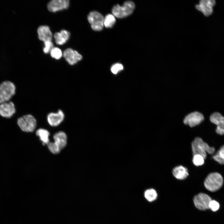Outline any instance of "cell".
<instances>
[{"label":"cell","instance_id":"obj_1","mask_svg":"<svg viewBox=\"0 0 224 224\" xmlns=\"http://www.w3.org/2000/svg\"><path fill=\"white\" fill-rule=\"evenodd\" d=\"M193 155L199 154L202 156L205 159L207 156V153L213 154L215 150L214 147H210L204 142L200 138L197 137L195 138L191 143Z\"/></svg>","mask_w":224,"mask_h":224},{"label":"cell","instance_id":"obj_2","mask_svg":"<svg viewBox=\"0 0 224 224\" xmlns=\"http://www.w3.org/2000/svg\"><path fill=\"white\" fill-rule=\"evenodd\" d=\"M54 142H49L47 144L48 147L52 153L57 154L64 148L67 144V138L63 132L59 131L55 133L53 136Z\"/></svg>","mask_w":224,"mask_h":224},{"label":"cell","instance_id":"obj_3","mask_svg":"<svg viewBox=\"0 0 224 224\" xmlns=\"http://www.w3.org/2000/svg\"><path fill=\"white\" fill-rule=\"evenodd\" d=\"M223 183V178L222 175L217 172L209 174L204 181V185L206 188L211 192H215L220 189Z\"/></svg>","mask_w":224,"mask_h":224},{"label":"cell","instance_id":"obj_4","mask_svg":"<svg viewBox=\"0 0 224 224\" xmlns=\"http://www.w3.org/2000/svg\"><path fill=\"white\" fill-rule=\"evenodd\" d=\"M135 7L134 3L131 1L125 2L122 6L114 5L112 9V13L115 17L122 18L131 14Z\"/></svg>","mask_w":224,"mask_h":224},{"label":"cell","instance_id":"obj_5","mask_svg":"<svg viewBox=\"0 0 224 224\" xmlns=\"http://www.w3.org/2000/svg\"><path fill=\"white\" fill-rule=\"evenodd\" d=\"M16 87L12 82L5 81L0 84V104L7 102L15 93Z\"/></svg>","mask_w":224,"mask_h":224},{"label":"cell","instance_id":"obj_6","mask_svg":"<svg viewBox=\"0 0 224 224\" xmlns=\"http://www.w3.org/2000/svg\"><path fill=\"white\" fill-rule=\"evenodd\" d=\"M17 123L22 131L27 132L34 131L37 125L36 119L30 114L25 115L17 119Z\"/></svg>","mask_w":224,"mask_h":224},{"label":"cell","instance_id":"obj_7","mask_svg":"<svg viewBox=\"0 0 224 224\" xmlns=\"http://www.w3.org/2000/svg\"><path fill=\"white\" fill-rule=\"evenodd\" d=\"M87 19L92 29L95 31L102 30L104 25V17L100 13L96 11L90 12Z\"/></svg>","mask_w":224,"mask_h":224},{"label":"cell","instance_id":"obj_8","mask_svg":"<svg viewBox=\"0 0 224 224\" xmlns=\"http://www.w3.org/2000/svg\"><path fill=\"white\" fill-rule=\"evenodd\" d=\"M212 200L208 195L200 193L195 196L193 201L196 207L200 210H205L209 209V203Z\"/></svg>","mask_w":224,"mask_h":224},{"label":"cell","instance_id":"obj_9","mask_svg":"<svg viewBox=\"0 0 224 224\" xmlns=\"http://www.w3.org/2000/svg\"><path fill=\"white\" fill-rule=\"evenodd\" d=\"M203 115L198 112H194L188 114L184 118L183 122L190 127H193L200 124L203 120Z\"/></svg>","mask_w":224,"mask_h":224},{"label":"cell","instance_id":"obj_10","mask_svg":"<svg viewBox=\"0 0 224 224\" xmlns=\"http://www.w3.org/2000/svg\"><path fill=\"white\" fill-rule=\"evenodd\" d=\"M215 3L216 2L214 0H202L200 1L198 4L195 6V8L205 16H208L212 13V8Z\"/></svg>","mask_w":224,"mask_h":224},{"label":"cell","instance_id":"obj_11","mask_svg":"<svg viewBox=\"0 0 224 224\" xmlns=\"http://www.w3.org/2000/svg\"><path fill=\"white\" fill-rule=\"evenodd\" d=\"M210 121L217 125L216 133L220 135H224V117L220 113H213L210 117Z\"/></svg>","mask_w":224,"mask_h":224},{"label":"cell","instance_id":"obj_12","mask_svg":"<svg viewBox=\"0 0 224 224\" xmlns=\"http://www.w3.org/2000/svg\"><path fill=\"white\" fill-rule=\"evenodd\" d=\"M63 55L66 60L71 65L75 64L82 58V56L77 51L71 48L65 49Z\"/></svg>","mask_w":224,"mask_h":224},{"label":"cell","instance_id":"obj_13","mask_svg":"<svg viewBox=\"0 0 224 224\" xmlns=\"http://www.w3.org/2000/svg\"><path fill=\"white\" fill-rule=\"evenodd\" d=\"M69 5L68 0H53L50 1L48 4V10L52 12H56L67 9Z\"/></svg>","mask_w":224,"mask_h":224},{"label":"cell","instance_id":"obj_14","mask_svg":"<svg viewBox=\"0 0 224 224\" xmlns=\"http://www.w3.org/2000/svg\"><path fill=\"white\" fill-rule=\"evenodd\" d=\"M64 114L61 110H59L56 113L51 112L47 115V120L51 126L56 127L59 125L64 118Z\"/></svg>","mask_w":224,"mask_h":224},{"label":"cell","instance_id":"obj_15","mask_svg":"<svg viewBox=\"0 0 224 224\" xmlns=\"http://www.w3.org/2000/svg\"><path fill=\"white\" fill-rule=\"evenodd\" d=\"M16 112L15 106L12 101L0 104V115L2 116L10 118Z\"/></svg>","mask_w":224,"mask_h":224},{"label":"cell","instance_id":"obj_16","mask_svg":"<svg viewBox=\"0 0 224 224\" xmlns=\"http://www.w3.org/2000/svg\"><path fill=\"white\" fill-rule=\"evenodd\" d=\"M38 38L44 42L47 41H51L52 34L49 27L47 26H41L37 29Z\"/></svg>","mask_w":224,"mask_h":224},{"label":"cell","instance_id":"obj_17","mask_svg":"<svg viewBox=\"0 0 224 224\" xmlns=\"http://www.w3.org/2000/svg\"><path fill=\"white\" fill-rule=\"evenodd\" d=\"M70 33L68 31L63 30L60 32H56L54 35L56 43L58 45H63L69 39Z\"/></svg>","mask_w":224,"mask_h":224},{"label":"cell","instance_id":"obj_18","mask_svg":"<svg viewBox=\"0 0 224 224\" xmlns=\"http://www.w3.org/2000/svg\"><path fill=\"white\" fill-rule=\"evenodd\" d=\"M174 176L180 180L186 179L189 175L188 169L182 166H179L175 167L172 170Z\"/></svg>","mask_w":224,"mask_h":224},{"label":"cell","instance_id":"obj_19","mask_svg":"<svg viewBox=\"0 0 224 224\" xmlns=\"http://www.w3.org/2000/svg\"><path fill=\"white\" fill-rule=\"evenodd\" d=\"M36 134L39 137L43 145H47L49 142L50 133L47 130L43 128L38 129L36 131Z\"/></svg>","mask_w":224,"mask_h":224},{"label":"cell","instance_id":"obj_20","mask_svg":"<svg viewBox=\"0 0 224 224\" xmlns=\"http://www.w3.org/2000/svg\"><path fill=\"white\" fill-rule=\"evenodd\" d=\"M157 196L156 192L153 189H147L144 192V196L149 202H151L154 201L156 199Z\"/></svg>","mask_w":224,"mask_h":224},{"label":"cell","instance_id":"obj_21","mask_svg":"<svg viewBox=\"0 0 224 224\" xmlns=\"http://www.w3.org/2000/svg\"><path fill=\"white\" fill-rule=\"evenodd\" d=\"M213 159L222 165H224V145L222 146L216 154L212 156Z\"/></svg>","mask_w":224,"mask_h":224},{"label":"cell","instance_id":"obj_22","mask_svg":"<svg viewBox=\"0 0 224 224\" xmlns=\"http://www.w3.org/2000/svg\"><path fill=\"white\" fill-rule=\"evenodd\" d=\"M116 21L114 16L112 14L107 15L104 19V26L106 28L112 27Z\"/></svg>","mask_w":224,"mask_h":224},{"label":"cell","instance_id":"obj_23","mask_svg":"<svg viewBox=\"0 0 224 224\" xmlns=\"http://www.w3.org/2000/svg\"><path fill=\"white\" fill-rule=\"evenodd\" d=\"M204 158L201 155L195 154L193 155L192 161L195 166H201L204 164Z\"/></svg>","mask_w":224,"mask_h":224},{"label":"cell","instance_id":"obj_24","mask_svg":"<svg viewBox=\"0 0 224 224\" xmlns=\"http://www.w3.org/2000/svg\"><path fill=\"white\" fill-rule=\"evenodd\" d=\"M50 54L52 57L56 59H59L63 55L61 50L57 47H54L51 50Z\"/></svg>","mask_w":224,"mask_h":224},{"label":"cell","instance_id":"obj_25","mask_svg":"<svg viewBox=\"0 0 224 224\" xmlns=\"http://www.w3.org/2000/svg\"><path fill=\"white\" fill-rule=\"evenodd\" d=\"M44 43V46L43 49V51L45 54H48L54 48L53 44L51 41H46Z\"/></svg>","mask_w":224,"mask_h":224},{"label":"cell","instance_id":"obj_26","mask_svg":"<svg viewBox=\"0 0 224 224\" xmlns=\"http://www.w3.org/2000/svg\"><path fill=\"white\" fill-rule=\"evenodd\" d=\"M123 69V65L119 63H116L112 66L111 70V72L114 74H116L122 70Z\"/></svg>","mask_w":224,"mask_h":224},{"label":"cell","instance_id":"obj_27","mask_svg":"<svg viewBox=\"0 0 224 224\" xmlns=\"http://www.w3.org/2000/svg\"><path fill=\"white\" fill-rule=\"evenodd\" d=\"M219 204L218 202L214 200H212L209 203V208L213 211L215 212L219 209Z\"/></svg>","mask_w":224,"mask_h":224}]
</instances>
